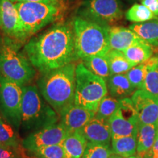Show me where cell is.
Here are the masks:
<instances>
[{"mask_svg": "<svg viewBox=\"0 0 158 158\" xmlns=\"http://www.w3.org/2000/svg\"><path fill=\"white\" fill-rule=\"evenodd\" d=\"M23 52L35 70L45 74L78 59L73 27L59 23L35 35L26 43Z\"/></svg>", "mask_w": 158, "mask_h": 158, "instance_id": "cell-1", "label": "cell"}, {"mask_svg": "<svg viewBox=\"0 0 158 158\" xmlns=\"http://www.w3.org/2000/svg\"><path fill=\"white\" fill-rule=\"evenodd\" d=\"M76 68L71 63L43 74L37 81L41 95L59 117L75 105Z\"/></svg>", "mask_w": 158, "mask_h": 158, "instance_id": "cell-2", "label": "cell"}, {"mask_svg": "<svg viewBox=\"0 0 158 158\" xmlns=\"http://www.w3.org/2000/svg\"><path fill=\"white\" fill-rule=\"evenodd\" d=\"M108 27L77 16L73 22L78 59L106 55L110 50Z\"/></svg>", "mask_w": 158, "mask_h": 158, "instance_id": "cell-3", "label": "cell"}, {"mask_svg": "<svg viewBox=\"0 0 158 158\" xmlns=\"http://www.w3.org/2000/svg\"><path fill=\"white\" fill-rule=\"evenodd\" d=\"M21 127L27 131L35 132L56 124L59 116L45 102L35 85L22 86Z\"/></svg>", "mask_w": 158, "mask_h": 158, "instance_id": "cell-4", "label": "cell"}, {"mask_svg": "<svg viewBox=\"0 0 158 158\" xmlns=\"http://www.w3.org/2000/svg\"><path fill=\"white\" fill-rule=\"evenodd\" d=\"M15 5L19 13L21 40L32 36L60 19L63 11L62 4L27 2L15 3Z\"/></svg>", "mask_w": 158, "mask_h": 158, "instance_id": "cell-5", "label": "cell"}, {"mask_svg": "<svg viewBox=\"0 0 158 158\" xmlns=\"http://www.w3.org/2000/svg\"><path fill=\"white\" fill-rule=\"evenodd\" d=\"M36 70L13 39H0V75L21 86L34 78Z\"/></svg>", "mask_w": 158, "mask_h": 158, "instance_id": "cell-6", "label": "cell"}, {"mask_svg": "<svg viewBox=\"0 0 158 158\" xmlns=\"http://www.w3.org/2000/svg\"><path fill=\"white\" fill-rule=\"evenodd\" d=\"M108 94L106 81L84 66L82 62L76 68L75 104L96 114L99 104Z\"/></svg>", "mask_w": 158, "mask_h": 158, "instance_id": "cell-7", "label": "cell"}, {"mask_svg": "<svg viewBox=\"0 0 158 158\" xmlns=\"http://www.w3.org/2000/svg\"><path fill=\"white\" fill-rule=\"evenodd\" d=\"M78 17L106 27L123 16L119 0H83L77 10Z\"/></svg>", "mask_w": 158, "mask_h": 158, "instance_id": "cell-8", "label": "cell"}, {"mask_svg": "<svg viewBox=\"0 0 158 158\" xmlns=\"http://www.w3.org/2000/svg\"><path fill=\"white\" fill-rule=\"evenodd\" d=\"M22 94V86L0 75V115L16 130L21 127Z\"/></svg>", "mask_w": 158, "mask_h": 158, "instance_id": "cell-9", "label": "cell"}, {"mask_svg": "<svg viewBox=\"0 0 158 158\" xmlns=\"http://www.w3.org/2000/svg\"><path fill=\"white\" fill-rule=\"evenodd\" d=\"M108 123L112 138L137 135L139 121L131 98L120 100L119 107L108 119Z\"/></svg>", "mask_w": 158, "mask_h": 158, "instance_id": "cell-10", "label": "cell"}, {"mask_svg": "<svg viewBox=\"0 0 158 158\" xmlns=\"http://www.w3.org/2000/svg\"><path fill=\"white\" fill-rule=\"evenodd\" d=\"M69 133L62 124L56 123L31 133L21 144L27 151L32 152L40 148L62 144Z\"/></svg>", "mask_w": 158, "mask_h": 158, "instance_id": "cell-11", "label": "cell"}, {"mask_svg": "<svg viewBox=\"0 0 158 158\" xmlns=\"http://www.w3.org/2000/svg\"><path fill=\"white\" fill-rule=\"evenodd\" d=\"M138 114L139 123L157 124L158 98L144 89H137L130 97Z\"/></svg>", "mask_w": 158, "mask_h": 158, "instance_id": "cell-12", "label": "cell"}, {"mask_svg": "<svg viewBox=\"0 0 158 158\" xmlns=\"http://www.w3.org/2000/svg\"><path fill=\"white\" fill-rule=\"evenodd\" d=\"M0 30L9 38L21 40L19 13L10 0H0Z\"/></svg>", "mask_w": 158, "mask_h": 158, "instance_id": "cell-13", "label": "cell"}, {"mask_svg": "<svg viewBox=\"0 0 158 158\" xmlns=\"http://www.w3.org/2000/svg\"><path fill=\"white\" fill-rule=\"evenodd\" d=\"M88 142L110 145L111 141V132L108 120L94 116L81 130Z\"/></svg>", "mask_w": 158, "mask_h": 158, "instance_id": "cell-14", "label": "cell"}, {"mask_svg": "<svg viewBox=\"0 0 158 158\" xmlns=\"http://www.w3.org/2000/svg\"><path fill=\"white\" fill-rule=\"evenodd\" d=\"M94 116V112L75 104L60 116L59 123L71 133L82 130Z\"/></svg>", "mask_w": 158, "mask_h": 158, "instance_id": "cell-15", "label": "cell"}, {"mask_svg": "<svg viewBox=\"0 0 158 158\" xmlns=\"http://www.w3.org/2000/svg\"><path fill=\"white\" fill-rule=\"evenodd\" d=\"M108 35L110 49L119 51H124L131 45L144 41L131 29L123 27H109Z\"/></svg>", "mask_w": 158, "mask_h": 158, "instance_id": "cell-16", "label": "cell"}, {"mask_svg": "<svg viewBox=\"0 0 158 158\" xmlns=\"http://www.w3.org/2000/svg\"><path fill=\"white\" fill-rule=\"evenodd\" d=\"M158 133L157 124L138 123L137 133V155L141 157L152 147Z\"/></svg>", "mask_w": 158, "mask_h": 158, "instance_id": "cell-17", "label": "cell"}, {"mask_svg": "<svg viewBox=\"0 0 158 158\" xmlns=\"http://www.w3.org/2000/svg\"><path fill=\"white\" fill-rule=\"evenodd\" d=\"M110 96L118 100L129 98L135 91L125 73L111 75L106 81Z\"/></svg>", "mask_w": 158, "mask_h": 158, "instance_id": "cell-18", "label": "cell"}, {"mask_svg": "<svg viewBox=\"0 0 158 158\" xmlns=\"http://www.w3.org/2000/svg\"><path fill=\"white\" fill-rule=\"evenodd\" d=\"M88 141L81 130L71 132L68 134L62 146L64 147L67 158H81Z\"/></svg>", "mask_w": 158, "mask_h": 158, "instance_id": "cell-19", "label": "cell"}, {"mask_svg": "<svg viewBox=\"0 0 158 158\" xmlns=\"http://www.w3.org/2000/svg\"><path fill=\"white\" fill-rule=\"evenodd\" d=\"M129 29L149 45L158 46V17L146 22L133 23Z\"/></svg>", "mask_w": 158, "mask_h": 158, "instance_id": "cell-20", "label": "cell"}, {"mask_svg": "<svg viewBox=\"0 0 158 158\" xmlns=\"http://www.w3.org/2000/svg\"><path fill=\"white\" fill-rule=\"evenodd\" d=\"M111 152L123 158L135 155L137 152V135L111 138Z\"/></svg>", "mask_w": 158, "mask_h": 158, "instance_id": "cell-21", "label": "cell"}, {"mask_svg": "<svg viewBox=\"0 0 158 158\" xmlns=\"http://www.w3.org/2000/svg\"><path fill=\"white\" fill-rule=\"evenodd\" d=\"M84 65L96 76L101 77L105 81L111 76L106 55H94L81 59Z\"/></svg>", "mask_w": 158, "mask_h": 158, "instance_id": "cell-22", "label": "cell"}, {"mask_svg": "<svg viewBox=\"0 0 158 158\" xmlns=\"http://www.w3.org/2000/svg\"><path fill=\"white\" fill-rule=\"evenodd\" d=\"M126 58L135 65L141 64L151 58L153 54V48L145 41L135 43L122 51Z\"/></svg>", "mask_w": 158, "mask_h": 158, "instance_id": "cell-23", "label": "cell"}, {"mask_svg": "<svg viewBox=\"0 0 158 158\" xmlns=\"http://www.w3.org/2000/svg\"><path fill=\"white\" fill-rule=\"evenodd\" d=\"M111 75L124 74L135 66L126 58L122 51L110 49L106 54Z\"/></svg>", "mask_w": 158, "mask_h": 158, "instance_id": "cell-24", "label": "cell"}, {"mask_svg": "<svg viewBox=\"0 0 158 158\" xmlns=\"http://www.w3.org/2000/svg\"><path fill=\"white\" fill-rule=\"evenodd\" d=\"M147 63L148 69L143 89L158 98V56H152Z\"/></svg>", "mask_w": 158, "mask_h": 158, "instance_id": "cell-25", "label": "cell"}, {"mask_svg": "<svg viewBox=\"0 0 158 158\" xmlns=\"http://www.w3.org/2000/svg\"><path fill=\"white\" fill-rule=\"evenodd\" d=\"M125 18L128 21L134 23H139L155 19L157 17L142 4H134L126 12Z\"/></svg>", "mask_w": 158, "mask_h": 158, "instance_id": "cell-26", "label": "cell"}, {"mask_svg": "<svg viewBox=\"0 0 158 158\" xmlns=\"http://www.w3.org/2000/svg\"><path fill=\"white\" fill-rule=\"evenodd\" d=\"M21 144L14 128L0 115V145L16 147Z\"/></svg>", "mask_w": 158, "mask_h": 158, "instance_id": "cell-27", "label": "cell"}, {"mask_svg": "<svg viewBox=\"0 0 158 158\" xmlns=\"http://www.w3.org/2000/svg\"><path fill=\"white\" fill-rule=\"evenodd\" d=\"M148 69L147 60L141 64H137L132 68L129 71L126 73L128 80L130 84L135 88V89H143L144 81L147 76Z\"/></svg>", "mask_w": 158, "mask_h": 158, "instance_id": "cell-28", "label": "cell"}, {"mask_svg": "<svg viewBox=\"0 0 158 158\" xmlns=\"http://www.w3.org/2000/svg\"><path fill=\"white\" fill-rule=\"evenodd\" d=\"M120 106V100L111 96L106 95L99 104L95 116L97 117L108 120Z\"/></svg>", "mask_w": 158, "mask_h": 158, "instance_id": "cell-29", "label": "cell"}, {"mask_svg": "<svg viewBox=\"0 0 158 158\" xmlns=\"http://www.w3.org/2000/svg\"><path fill=\"white\" fill-rule=\"evenodd\" d=\"M111 154L110 145L88 142L81 158H109Z\"/></svg>", "mask_w": 158, "mask_h": 158, "instance_id": "cell-30", "label": "cell"}, {"mask_svg": "<svg viewBox=\"0 0 158 158\" xmlns=\"http://www.w3.org/2000/svg\"><path fill=\"white\" fill-rule=\"evenodd\" d=\"M30 153L37 158H67L62 143L40 148Z\"/></svg>", "mask_w": 158, "mask_h": 158, "instance_id": "cell-31", "label": "cell"}, {"mask_svg": "<svg viewBox=\"0 0 158 158\" xmlns=\"http://www.w3.org/2000/svg\"><path fill=\"white\" fill-rule=\"evenodd\" d=\"M26 151L22 144L16 147L0 145V158H33L29 157Z\"/></svg>", "mask_w": 158, "mask_h": 158, "instance_id": "cell-32", "label": "cell"}, {"mask_svg": "<svg viewBox=\"0 0 158 158\" xmlns=\"http://www.w3.org/2000/svg\"><path fill=\"white\" fill-rule=\"evenodd\" d=\"M141 4L149 8L156 16L158 15V0H141Z\"/></svg>", "mask_w": 158, "mask_h": 158, "instance_id": "cell-33", "label": "cell"}, {"mask_svg": "<svg viewBox=\"0 0 158 158\" xmlns=\"http://www.w3.org/2000/svg\"><path fill=\"white\" fill-rule=\"evenodd\" d=\"M157 155H158V133L157 138H156L155 143H154L152 147L147 152L144 154L141 158H150Z\"/></svg>", "mask_w": 158, "mask_h": 158, "instance_id": "cell-34", "label": "cell"}, {"mask_svg": "<svg viewBox=\"0 0 158 158\" xmlns=\"http://www.w3.org/2000/svg\"><path fill=\"white\" fill-rule=\"evenodd\" d=\"M10 1L13 3L27 2H41L55 4V5L62 4V1H59V0H10Z\"/></svg>", "mask_w": 158, "mask_h": 158, "instance_id": "cell-35", "label": "cell"}, {"mask_svg": "<svg viewBox=\"0 0 158 158\" xmlns=\"http://www.w3.org/2000/svg\"><path fill=\"white\" fill-rule=\"evenodd\" d=\"M109 158H123V157H120V156H118L117 155H115V154L112 153L111 155H110Z\"/></svg>", "mask_w": 158, "mask_h": 158, "instance_id": "cell-36", "label": "cell"}, {"mask_svg": "<svg viewBox=\"0 0 158 158\" xmlns=\"http://www.w3.org/2000/svg\"><path fill=\"white\" fill-rule=\"evenodd\" d=\"M127 158H141V157H140L138 155H133V156H131V157H129Z\"/></svg>", "mask_w": 158, "mask_h": 158, "instance_id": "cell-37", "label": "cell"}, {"mask_svg": "<svg viewBox=\"0 0 158 158\" xmlns=\"http://www.w3.org/2000/svg\"><path fill=\"white\" fill-rule=\"evenodd\" d=\"M150 158H158V155L154 156V157H150Z\"/></svg>", "mask_w": 158, "mask_h": 158, "instance_id": "cell-38", "label": "cell"}, {"mask_svg": "<svg viewBox=\"0 0 158 158\" xmlns=\"http://www.w3.org/2000/svg\"><path fill=\"white\" fill-rule=\"evenodd\" d=\"M64 1H67V2H73L75 0H64Z\"/></svg>", "mask_w": 158, "mask_h": 158, "instance_id": "cell-39", "label": "cell"}, {"mask_svg": "<svg viewBox=\"0 0 158 158\" xmlns=\"http://www.w3.org/2000/svg\"><path fill=\"white\" fill-rule=\"evenodd\" d=\"M127 1H129V2H133V1H134V0H127Z\"/></svg>", "mask_w": 158, "mask_h": 158, "instance_id": "cell-40", "label": "cell"}, {"mask_svg": "<svg viewBox=\"0 0 158 158\" xmlns=\"http://www.w3.org/2000/svg\"><path fill=\"white\" fill-rule=\"evenodd\" d=\"M33 158H37V157H34Z\"/></svg>", "mask_w": 158, "mask_h": 158, "instance_id": "cell-41", "label": "cell"}, {"mask_svg": "<svg viewBox=\"0 0 158 158\" xmlns=\"http://www.w3.org/2000/svg\"><path fill=\"white\" fill-rule=\"evenodd\" d=\"M59 1H62V0H59Z\"/></svg>", "mask_w": 158, "mask_h": 158, "instance_id": "cell-42", "label": "cell"}, {"mask_svg": "<svg viewBox=\"0 0 158 158\" xmlns=\"http://www.w3.org/2000/svg\"><path fill=\"white\" fill-rule=\"evenodd\" d=\"M157 125H158V122H157Z\"/></svg>", "mask_w": 158, "mask_h": 158, "instance_id": "cell-43", "label": "cell"}]
</instances>
